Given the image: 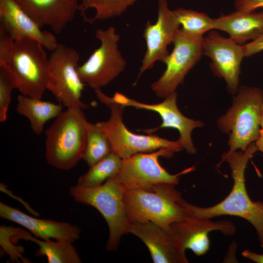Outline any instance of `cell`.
<instances>
[{
    "label": "cell",
    "instance_id": "1",
    "mask_svg": "<svg viewBox=\"0 0 263 263\" xmlns=\"http://www.w3.org/2000/svg\"><path fill=\"white\" fill-rule=\"evenodd\" d=\"M257 151L255 142H253L244 151L225 152L222 160L229 165L233 180L230 192L221 202L210 207H198L186 202L189 215L210 219L223 215L239 217L250 223L256 229L260 241H263V202L251 200L245 183L247 163Z\"/></svg>",
    "mask_w": 263,
    "mask_h": 263
},
{
    "label": "cell",
    "instance_id": "2",
    "mask_svg": "<svg viewBox=\"0 0 263 263\" xmlns=\"http://www.w3.org/2000/svg\"><path fill=\"white\" fill-rule=\"evenodd\" d=\"M124 200L130 223L151 222L169 232L171 224L189 215L186 200L172 184L148 189H126Z\"/></svg>",
    "mask_w": 263,
    "mask_h": 263
},
{
    "label": "cell",
    "instance_id": "3",
    "mask_svg": "<svg viewBox=\"0 0 263 263\" xmlns=\"http://www.w3.org/2000/svg\"><path fill=\"white\" fill-rule=\"evenodd\" d=\"M83 110L67 108L46 130L45 155L50 165L69 170L82 159L88 122Z\"/></svg>",
    "mask_w": 263,
    "mask_h": 263
},
{
    "label": "cell",
    "instance_id": "4",
    "mask_svg": "<svg viewBox=\"0 0 263 263\" xmlns=\"http://www.w3.org/2000/svg\"><path fill=\"white\" fill-rule=\"evenodd\" d=\"M126 189L117 174L97 187L75 185L69 189V194L75 202L94 207L106 220L109 230L106 246L109 251L115 250L122 236L129 233L130 222L124 200Z\"/></svg>",
    "mask_w": 263,
    "mask_h": 263
},
{
    "label": "cell",
    "instance_id": "5",
    "mask_svg": "<svg viewBox=\"0 0 263 263\" xmlns=\"http://www.w3.org/2000/svg\"><path fill=\"white\" fill-rule=\"evenodd\" d=\"M232 106L217 120L221 132L229 135L228 151L244 150L261 134L263 91L258 87L239 88Z\"/></svg>",
    "mask_w": 263,
    "mask_h": 263
},
{
    "label": "cell",
    "instance_id": "6",
    "mask_svg": "<svg viewBox=\"0 0 263 263\" xmlns=\"http://www.w3.org/2000/svg\"><path fill=\"white\" fill-rule=\"evenodd\" d=\"M98 100L110 108L108 120L97 122L107 137L112 152L121 159L128 158L139 153H148L166 149L175 153L183 150L178 140L170 141L157 135H141L129 131L123 122L122 114L125 108L113 102L110 96L101 89L94 90Z\"/></svg>",
    "mask_w": 263,
    "mask_h": 263
},
{
    "label": "cell",
    "instance_id": "7",
    "mask_svg": "<svg viewBox=\"0 0 263 263\" xmlns=\"http://www.w3.org/2000/svg\"><path fill=\"white\" fill-rule=\"evenodd\" d=\"M7 64L21 94L41 99L50 81L49 57L44 47L34 39L16 40Z\"/></svg>",
    "mask_w": 263,
    "mask_h": 263
},
{
    "label": "cell",
    "instance_id": "8",
    "mask_svg": "<svg viewBox=\"0 0 263 263\" xmlns=\"http://www.w3.org/2000/svg\"><path fill=\"white\" fill-rule=\"evenodd\" d=\"M95 37L101 42L100 46L77 67L82 81L94 90L109 84L124 71L126 65L118 48L120 37L114 27L96 30Z\"/></svg>",
    "mask_w": 263,
    "mask_h": 263
},
{
    "label": "cell",
    "instance_id": "9",
    "mask_svg": "<svg viewBox=\"0 0 263 263\" xmlns=\"http://www.w3.org/2000/svg\"><path fill=\"white\" fill-rule=\"evenodd\" d=\"M79 58L75 49L58 43L49 57L50 81L47 90L67 108L85 110L89 105L81 100L85 84L77 71Z\"/></svg>",
    "mask_w": 263,
    "mask_h": 263
},
{
    "label": "cell",
    "instance_id": "10",
    "mask_svg": "<svg viewBox=\"0 0 263 263\" xmlns=\"http://www.w3.org/2000/svg\"><path fill=\"white\" fill-rule=\"evenodd\" d=\"M172 43V51L164 62L165 71L151 85L155 95L163 99L175 92L203 55V36L190 34L180 28Z\"/></svg>",
    "mask_w": 263,
    "mask_h": 263
},
{
    "label": "cell",
    "instance_id": "11",
    "mask_svg": "<svg viewBox=\"0 0 263 263\" xmlns=\"http://www.w3.org/2000/svg\"><path fill=\"white\" fill-rule=\"evenodd\" d=\"M175 152L162 149L148 153H139L123 159L117 174L119 181L127 189H148L163 183L178 184L179 175L171 174L159 162V158H169Z\"/></svg>",
    "mask_w": 263,
    "mask_h": 263
},
{
    "label": "cell",
    "instance_id": "12",
    "mask_svg": "<svg viewBox=\"0 0 263 263\" xmlns=\"http://www.w3.org/2000/svg\"><path fill=\"white\" fill-rule=\"evenodd\" d=\"M177 94L173 93L162 102L157 104H146L129 98L120 93L116 92L111 99L124 107H132L157 113L161 117L162 122L157 128L145 130L150 134L162 128H173L179 132L177 140L183 149L189 154H194L196 150L193 145L191 133L196 128L202 127L204 123L200 120H194L184 116L179 110L176 103Z\"/></svg>",
    "mask_w": 263,
    "mask_h": 263
},
{
    "label": "cell",
    "instance_id": "13",
    "mask_svg": "<svg viewBox=\"0 0 263 263\" xmlns=\"http://www.w3.org/2000/svg\"><path fill=\"white\" fill-rule=\"evenodd\" d=\"M157 19L155 23L148 21L143 36L147 49L139 69V77L151 69L157 61L164 63L169 53L168 45L172 43L180 29V24L168 5L167 0H157Z\"/></svg>",
    "mask_w": 263,
    "mask_h": 263
},
{
    "label": "cell",
    "instance_id": "14",
    "mask_svg": "<svg viewBox=\"0 0 263 263\" xmlns=\"http://www.w3.org/2000/svg\"><path fill=\"white\" fill-rule=\"evenodd\" d=\"M203 55L211 59L212 72L224 79L229 92L236 94L239 89L240 65L244 57V45L211 31L204 37Z\"/></svg>",
    "mask_w": 263,
    "mask_h": 263
},
{
    "label": "cell",
    "instance_id": "15",
    "mask_svg": "<svg viewBox=\"0 0 263 263\" xmlns=\"http://www.w3.org/2000/svg\"><path fill=\"white\" fill-rule=\"evenodd\" d=\"M214 230L229 236L235 233L236 227L228 221H214L189 215L171 224L169 233L185 250L190 249L196 255L201 256L208 250V235Z\"/></svg>",
    "mask_w": 263,
    "mask_h": 263
},
{
    "label": "cell",
    "instance_id": "16",
    "mask_svg": "<svg viewBox=\"0 0 263 263\" xmlns=\"http://www.w3.org/2000/svg\"><path fill=\"white\" fill-rule=\"evenodd\" d=\"M129 233L147 246L155 263H188L185 250L170 233L151 222L130 223Z\"/></svg>",
    "mask_w": 263,
    "mask_h": 263
},
{
    "label": "cell",
    "instance_id": "17",
    "mask_svg": "<svg viewBox=\"0 0 263 263\" xmlns=\"http://www.w3.org/2000/svg\"><path fill=\"white\" fill-rule=\"evenodd\" d=\"M0 25L15 40L29 38L39 42L45 49L54 50L58 43L54 35L42 30L15 0H0Z\"/></svg>",
    "mask_w": 263,
    "mask_h": 263
},
{
    "label": "cell",
    "instance_id": "18",
    "mask_svg": "<svg viewBox=\"0 0 263 263\" xmlns=\"http://www.w3.org/2000/svg\"><path fill=\"white\" fill-rule=\"evenodd\" d=\"M0 216L25 227L35 237L42 240L53 238L74 243L80 238L81 230L76 225L32 217L2 202L0 203Z\"/></svg>",
    "mask_w": 263,
    "mask_h": 263
},
{
    "label": "cell",
    "instance_id": "19",
    "mask_svg": "<svg viewBox=\"0 0 263 263\" xmlns=\"http://www.w3.org/2000/svg\"><path fill=\"white\" fill-rule=\"evenodd\" d=\"M40 27L60 34L74 19L80 0H15Z\"/></svg>",
    "mask_w": 263,
    "mask_h": 263
},
{
    "label": "cell",
    "instance_id": "20",
    "mask_svg": "<svg viewBox=\"0 0 263 263\" xmlns=\"http://www.w3.org/2000/svg\"><path fill=\"white\" fill-rule=\"evenodd\" d=\"M214 29L226 32L236 43L242 45L263 35V10H237L213 19Z\"/></svg>",
    "mask_w": 263,
    "mask_h": 263
},
{
    "label": "cell",
    "instance_id": "21",
    "mask_svg": "<svg viewBox=\"0 0 263 263\" xmlns=\"http://www.w3.org/2000/svg\"><path fill=\"white\" fill-rule=\"evenodd\" d=\"M63 106L49 101L20 94L17 97L16 111L26 117L30 123L33 132L40 135L45 123L56 118L62 112Z\"/></svg>",
    "mask_w": 263,
    "mask_h": 263
},
{
    "label": "cell",
    "instance_id": "22",
    "mask_svg": "<svg viewBox=\"0 0 263 263\" xmlns=\"http://www.w3.org/2000/svg\"><path fill=\"white\" fill-rule=\"evenodd\" d=\"M22 239L29 240L39 246L37 257L45 256L48 263H80L82 260L73 243L64 241L54 242L49 240H39L26 231Z\"/></svg>",
    "mask_w": 263,
    "mask_h": 263
},
{
    "label": "cell",
    "instance_id": "23",
    "mask_svg": "<svg viewBox=\"0 0 263 263\" xmlns=\"http://www.w3.org/2000/svg\"><path fill=\"white\" fill-rule=\"evenodd\" d=\"M138 0H80L78 11L84 21L92 23L123 14Z\"/></svg>",
    "mask_w": 263,
    "mask_h": 263
},
{
    "label": "cell",
    "instance_id": "24",
    "mask_svg": "<svg viewBox=\"0 0 263 263\" xmlns=\"http://www.w3.org/2000/svg\"><path fill=\"white\" fill-rule=\"evenodd\" d=\"M122 159L113 152L90 167L87 172L78 179L76 186L93 188L103 184L109 178L119 172Z\"/></svg>",
    "mask_w": 263,
    "mask_h": 263
},
{
    "label": "cell",
    "instance_id": "25",
    "mask_svg": "<svg viewBox=\"0 0 263 263\" xmlns=\"http://www.w3.org/2000/svg\"><path fill=\"white\" fill-rule=\"evenodd\" d=\"M112 152L110 143L98 123L88 121L86 142L82 159L90 167Z\"/></svg>",
    "mask_w": 263,
    "mask_h": 263
},
{
    "label": "cell",
    "instance_id": "26",
    "mask_svg": "<svg viewBox=\"0 0 263 263\" xmlns=\"http://www.w3.org/2000/svg\"><path fill=\"white\" fill-rule=\"evenodd\" d=\"M181 28L185 31L198 36H203L206 32L214 29L213 19L206 13L191 9L179 8L173 10Z\"/></svg>",
    "mask_w": 263,
    "mask_h": 263
},
{
    "label": "cell",
    "instance_id": "27",
    "mask_svg": "<svg viewBox=\"0 0 263 263\" xmlns=\"http://www.w3.org/2000/svg\"><path fill=\"white\" fill-rule=\"evenodd\" d=\"M17 89L16 77L7 64H0V122H5L11 102V93Z\"/></svg>",
    "mask_w": 263,
    "mask_h": 263
},
{
    "label": "cell",
    "instance_id": "28",
    "mask_svg": "<svg viewBox=\"0 0 263 263\" xmlns=\"http://www.w3.org/2000/svg\"><path fill=\"white\" fill-rule=\"evenodd\" d=\"M0 244L3 249L14 261L19 262L21 259L26 262L22 256L24 248L23 246H16L13 244L10 240L8 226L1 225L0 227Z\"/></svg>",
    "mask_w": 263,
    "mask_h": 263
},
{
    "label": "cell",
    "instance_id": "29",
    "mask_svg": "<svg viewBox=\"0 0 263 263\" xmlns=\"http://www.w3.org/2000/svg\"><path fill=\"white\" fill-rule=\"evenodd\" d=\"M15 41L10 33L0 25V64H7Z\"/></svg>",
    "mask_w": 263,
    "mask_h": 263
},
{
    "label": "cell",
    "instance_id": "30",
    "mask_svg": "<svg viewBox=\"0 0 263 263\" xmlns=\"http://www.w3.org/2000/svg\"><path fill=\"white\" fill-rule=\"evenodd\" d=\"M234 6L237 10L253 11L263 7V0H235Z\"/></svg>",
    "mask_w": 263,
    "mask_h": 263
},
{
    "label": "cell",
    "instance_id": "31",
    "mask_svg": "<svg viewBox=\"0 0 263 263\" xmlns=\"http://www.w3.org/2000/svg\"><path fill=\"white\" fill-rule=\"evenodd\" d=\"M244 57H249L263 51V35L257 39L244 45Z\"/></svg>",
    "mask_w": 263,
    "mask_h": 263
},
{
    "label": "cell",
    "instance_id": "32",
    "mask_svg": "<svg viewBox=\"0 0 263 263\" xmlns=\"http://www.w3.org/2000/svg\"><path fill=\"white\" fill-rule=\"evenodd\" d=\"M0 190L2 192H5V193H7L8 195H10L12 197L14 198H16V199L20 201V203H22V205L24 206V207L26 208V209L29 211L31 214H33L34 215L36 216H38L39 214L35 210L32 208V207L30 206V205L27 203L26 202H24L23 200H22L20 198H19L17 196H15L12 193L10 190H9L6 188V185H4L3 183H1L0 184Z\"/></svg>",
    "mask_w": 263,
    "mask_h": 263
},
{
    "label": "cell",
    "instance_id": "33",
    "mask_svg": "<svg viewBox=\"0 0 263 263\" xmlns=\"http://www.w3.org/2000/svg\"><path fill=\"white\" fill-rule=\"evenodd\" d=\"M242 254L243 257L257 263H263V254L253 252L249 250H245Z\"/></svg>",
    "mask_w": 263,
    "mask_h": 263
},
{
    "label": "cell",
    "instance_id": "34",
    "mask_svg": "<svg viewBox=\"0 0 263 263\" xmlns=\"http://www.w3.org/2000/svg\"><path fill=\"white\" fill-rule=\"evenodd\" d=\"M256 146L259 151H260L263 155V133L260 134L258 139L255 141Z\"/></svg>",
    "mask_w": 263,
    "mask_h": 263
},
{
    "label": "cell",
    "instance_id": "35",
    "mask_svg": "<svg viewBox=\"0 0 263 263\" xmlns=\"http://www.w3.org/2000/svg\"><path fill=\"white\" fill-rule=\"evenodd\" d=\"M261 133H263V104L262 106L261 116L260 119Z\"/></svg>",
    "mask_w": 263,
    "mask_h": 263
},
{
    "label": "cell",
    "instance_id": "36",
    "mask_svg": "<svg viewBox=\"0 0 263 263\" xmlns=\"http://www.w3.org/2000/svg\"><path fill=\"white\" fill-rule=\"evenodd\" d=\"M261 246L263 247V241L261 242Z\"/></svg>",
    "mask_w": 263,
    "mask_h": 263
}]
</instances>
